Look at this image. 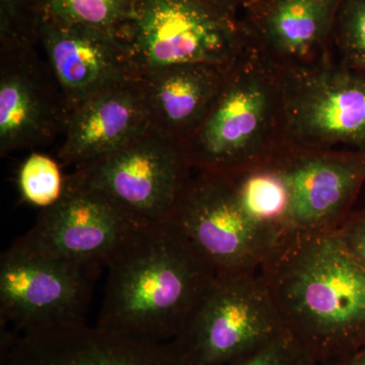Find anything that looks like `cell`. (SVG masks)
I'll return each instance as SVG.
<instances>
[{
  "mask_svg": "<svg viewBox=\"0 0 365 365\" xmlns=\"http://www.w3.org/2000/svg\"><path fill=\"white\" fill-rule=\"evenodd\" d=\"M283 325L314 359L365 345V270L337 230L289 232L260 269Z\"/></svg>",
  "mask_w": 365,
  "mask_h": 365,
  "instance_id": "cell-1",
  "label": "cell"
},
{
  "mask_svg": "<svg viewBox=\"0 0 365 365\" xmlns=\"http://www.w3.org/2000/svg\"><path fill=\"white\" fill-rule=\"evenodd\" d=\"M107 267L98 325L153 342L181 333L216 278L170 220L143 227Z\"/></svg>",
  "mask_w": 365,
  "mask_h": 365,
  "instance_id": "cell-2",
  "label": "cell"
},
{
  "mask_svg": "<svg viewBox=\"0 0 365 365\" xmlns=\"http://www.w3.org/2000/svg\"><path fill=\"white\" fill-rule=\"evenodd\" d=\"M192 170L235 175L284 145L282 71L247 44L197 130L181 144Z\"/></svg>",
  "mask_w": 365,
  "mask_h": 365,
  "instance_id": "cell-3",
  "label": "cell"
},
{
  "mask_svg": "<svg viewBox=\"0 0 365 365\" xmlns=\"http://www.w3.org/2000/svg\"><path fill=\"white\" fill-rule=\"evenodd\" d=\"M123 41L139 76L186 64L228 66L248 44L216 0H138Z\"/></svg>",
  "mask_w": 365,
  "mask_h": 365,
  "instance_id": "cell-4",
  "label": "cell"
},
{
  "mask_svg": "<svg viewBox=\"0 0 365 365\" xmlns=\"http://www.w3.org/2000/svg\"><path fill=\"white\" fill-rule=\"evenodd\" d=\"M284 329L260 273L216 277L172 343L182 365H227Z\"/></svg>",
  "mask_w": 365,
  "mask_h": 365,
  "instance_id": "cell-5",
  "label": "cell"
},
{
  "mask_svg": "<svg viewBox=\"0 0 365 365\" xmlns=\"http://www.w3.org/2000/svg\"><path fill=\"white\" fill-rule=\"evenodd\" d=\"M284 145L365 153V73L332 55L312 66L281 69Z\"/></svg>",
  "mask_w": 365,
  "mask_h": 365,
  "instance_id": "cell-6",
  "label": "cell"
},
{
  "mask_svg": "<svg viewBox=\"0 0 365 365\" xmlns=\"http://www.w3.org/2000/svg\"><path fill=\"white\" fill-rule=\"evenodd\" d=\"M192 175L181 143L150 129L66 177L104 194L148 227L169 222Z\"/></svg>",
  "mask_w": 365,
  "mask_h": 365,
  "instance_id": "cell-7",
  "label": "cell"
},
{
  "mask_svg": "<svg viewBox=\"0 0 365 365\" xmlns=\"http://www.w3.org/2000/svg\"><path fill=\"white\" fill-rule=\"evenodd\" d=\"M101 267L13 242L0 257L1 326L11 325L14 334H21L86 323Z\"/></svg>",
  "mask_w": 365,
  "mask_h": 365,
  "instance_id": "cell-8",
  "label": "cell"
},
{
  "mask_svg": "<svg viewBox=\"0 0 365 365\" xmlns=\"http://www.w3.org/2000/svg\"><path fill=\"white\" fill-rule=\"evenodd\" d=\"M170 220L216 277L260 272L279 240L250 220L227 175L193 172Z\"/></svg>",
  "mask_w": 365,
  "mask_h": 365,
  "instance_id": "cell-9",
  "label": "cell"
},
{
  "mask_svg": "<svg viewBox=\"0 0 365 365\" xmlns=\"http://www.w3.org/2000/svg\"><path fill=\"white\" fill-rule=\"evenodd\" d=\"M144 225L104 194L66 177L62 196L14 244L63 260L108 266Z\"/></svg>",
  "mask_w": 365,
  "mask_h": 365,
  "instance_id": "cell-10",
  "label": "cell"
},
{
  "mask_svg": "<svg viewBox=\"0 0 365 365\" xmlns=\"http://www.w3.org/2000/svg\"><path fill=\"white\" fill-rule=\"evenodd\" d=\"M270 162L289 188V232L337 230L365 182V153L359 151L283 145Z\"/></svg>",
  "mask_w": 365,
  "mask_h": 365,
  "instance_id": "cell-11",
  "label": "cell"
},
{
  "mask_svg": "<svg viewBox=\"0 0 365 365\" xmlns=\"http://www.w3.org/2000/svg\"><path fill=\"white\" fill-rule=\"evenodd\" d=\"M68 106L38 48L0 52V155L44 146L63 134Z\"/></svg>",
  "mask_w": 365,
  "mask_h": 365,
  "instance_id": "cell-12",
  "label": "cell"
},
{
  "mask_svg": "<svg viewBox=\"0 0 365 365\" xmlns=\"http://www.w3.org/2000/svg\"><path fill=\"white\" fill-rule=\"evenodd\" d=\"M1 365H182L170 342H153L101 326L4 334Z\"/></svg>",
  "mask_w": 365,
  "mask_h": 365,
  "instance_id": "cell-13",
  "label": "cell"
},
{
  "mask_svg": "<svg viewBox=\"0 0 365 365\" xmlns=\"http://www.w3.org/2000/svg\"><path fill=\"white\" fill-rule=\"evenodd\" d=\"M40 47L69 113L101 91L140 78L123 39L98 29L45 18Z\"/></svg>",
  "mask_w": 365,
  "mask_h": 365,
  "instance_id": "cell-14",
  "label": "cell"
},
{
  "mask_svg": "<svg viewBox=\"0 0 365 365\" xmlns=\"http://www.w3.org/2000/svg\"><path fill=\"white\" fill-rule=\"evenodd\" d=\"M342 0H262L242 23L252 47L281 69L318 63L331 55Z\"/></svg>",
  "mask_w": 365,
  "mask_h": 365,
  "instance_id": "cell-15",
  "label": "cell"
},
{
  "mask_svg": "<svg viewBox=\"0 0 365 365\" xmlns=\"http://www.w3.org/2000/svg\"><path fill=\"white\" fill-rule=\"evenodd\" d=\"M148 130L138 78L101 91L71 110L57 160L61 167L76 169L123 148Z\"/></svg>",
  "mask_w": 365,
  "mask_h": 365,
  "instance_id": "cell-16",
  "label": "cell"
},
{
  "mask_svg": "<svg viewBox=\"0 0 365 365\" xmlns=\"http://www.w3.org/2000/svg\"><path fill=\"white\" fill-rule=\"evenodd\" d=\"M230 66L186 64L141 76L150 130L184 143L202 123Z\"/></svg>",
  "mask_w": 365,
  "mask_h": 365,
  "instance_id": "cell-17",
  "label": "cell"
},
{
  "mask_svg": "<svg viewBox=\"0 0 365 365\" xmlns=\"http://www.w3.org/2000/svg\"><path fill=\"white\" fill-rule=\"evenodd\" d=\"M230 176L242 210L252 222L278 239L289 232V188L270 160Z\"/></svg>",
  "mask_w": 365,
  "mask_h": 365,
  "instance_id": "cell-18",
  "label": "cell"
},
{
  "mask_svg": "<svg viewBox=\"0 0 365 365\" xmlns=\"http://www.w3.org/2000/svg\"><path fill=\"white\" fill-rule=\"evenodd\" d=\"M138 0H42L44 19L98 29L123 39Z\"/></svg>",
  "mask_w": 365,
  "mask_h": 365,
  "instance_id": "cell-19",
  "label": "cell"
},
{
  "mask_svg": "<svg viewBox=\"0 0 365 365\" xmlns=\"http://www.w3.org/2000/svg\"><path fill=\"white\" fill-rule=\"evenodd\" d=\"M42 0H0V52L40 47Z\"/></svg>",
  "mask_w": 365,
  "mask_h": 365,
  "instance_id": "cell-20",
  "label": "cell"
},
{
  "mask_svg": "<svg viewBox=\"0 0 365 365\" xmlns=\"http://www.w3.org/2000/svg\"><path fill=\"white\" fill-rule=\"evenodd\" d=\"M331 55L365 73V0H342L336 14Z\"/></svg>",
  "mask_w": 365,
  "mask_h": 365,
  "instance_id": "cell-21",
  "label": "cell"
},
{
  "mask_svg": "<svg viewBox=\"0 0 365 365\" xmlns=\"http://www.w3.org/2000/svg\"><path fill=\"white\" fill-rule=\"evenodd\" d=\"M18 185L26 203L45 209L54 205L63 194L66 177L58 160L33 153L21 165Z\"/></svg>",
  "mask_w": 365,
  "mask_h": 365,
  "instance_id": "cell-22",
  "label": "cell"
},
{
  "mask_svg": "<svg viewBox=\"0 0 365 365\" xmlns=\"http://www.w3.org/2000/svg\"><path fill=\"white\" fill-rule=\"evenodd\" d=\"M316 359L287 329L258 349L227 365H314Z\"/></svg>",
  "mask_w": 365,
  "mask_h": 365,
  "instance_id": "cell-23",
  "label": "cell"
},
{
  "mask_svg": "<svg viewBox=\"0 0 365 365\" xmlns=\"http://www.w3.org/2000/svg\"><path fill=\"white\" fill-rule=\"evenodd\" d=\"M336 230L345 248L365 270V207L352 211Z\"/></svg>",
  "mask_w": 365,
  "mask_h": 365,
  "instance_id": "cell-24",
  "label": "cell"
},
{
  "mask_svg": "<svg viewBox=\"0 0 365 365\" xmlns=\"http://www.w3.org/2000/svg\"><path fill=\"white\" fill-rule=\"evenodd\" d=\"M216 1L220 2L223 6L235 13L237 7L249 9V7L254 6L258 0H216Z\"/></svg>",
  "mask_w": 365,
  "mask_h": 365,
  "instance_id": "cell-25",
  "label": "cell"
},
{
  "mask_svg": "<svg viewBox=\"0 0 365 365\" xmlns=\"http://www.w3.org/2000/svg\"><path fill=\"white\" fill-rule=\"evenodd\" d=\"M338 365H365V345L360 350L348 355L347 359Z\"/></svg>",
  "mask_w": 365,
  "mask_h": 365,
  "instance_id": "cell-26",
  "label": "cell"
},
{
  "mask_svg": "<svg viewBox=\"0 0 365 365\" xmlns=\"http://www.w3.org/2000/svg\"><path fill=\"white\" fill-rule=\"evenodd\" d=\"M260 1H262V0H258V1L256 2V4H258V2H260Z\"/></svg>",
  "mask_w": 365,
  "mask_h": 365,
  "instance_id": "cell-27",
  "label": "cell"
}]
</instances>
